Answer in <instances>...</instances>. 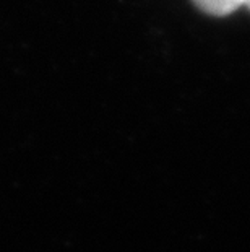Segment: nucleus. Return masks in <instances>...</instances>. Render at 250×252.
Segmentation results:
<instances>
[{"instance_id":"nucleus-1","label":"nucleus","mask_w":250,"mask_h":252,"mask_svg":"<svg viewBox=\"0 0 250 252\" xmlns=\"http://www.w3.org/2000/svg\"><path fill=\"white\" fill-rule=\"evenodd\" d=\"M194 3L213 17H226L242 7V0H194Z\"/></svg>"},{"instance_id":"nucleus-2","label":"nucleus","mask_w":250,"mask_h":252,"mask_svg":"<svg viewBox=\"0 0 250 252\" xmlns=\"http://www.w3.org/2000/svg\"><path fill=\"white\" fill-rule=\"evenodd\" d=\"M242 7H249L250 8V0H242Z\"/></svg>"}]
</instances>
